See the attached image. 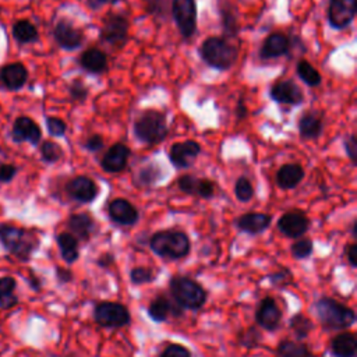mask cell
Returning a JSON list of instances; mask_svg holds the SVG:
<instances>
[{"instance_id":"6da1fadb","label":"cell","mask_w":357,"mask_h":357,"mask_svg":"<svg viewBox=\"0 0 357 357\" xmlns=\"http://www.w3.org/2000/svg\"><path fill=\"white\" fill-rule=\"evenodd\" d=\"M198 54L206 66L226 71L234 66L238 50L237 46L225 36H209L201 43Z\"/></svg>"},{"instance_id":"7a4b0ae2","label":"cell","mask_w":357,"mask_h":357,"mask_svg":"<svg viewBox=\"0 0 357 357\" xmlns=\"http://www.w3.org/2000/svg\"><path fill=\"white\" fill-rule=\"evenodd\" d=\"M0 243L13 257L22 262L29 261L39 247V238L33 231L8 223L0 225Z\"/></svg>"},{"instance_id":"3957f363","label":"cell","mask_w":357,"mask_h":357,"mask_svg":"<svg viewBox=\"0 0 357 357\" xmlns=\"http://www.w3.org/2000/svg\"><path fill=\"white\" fill-rule=\"evenodd\" d=\"M132 134L144 144H160L169 134L165 114L156 109L141 112L132 123Z\"/></svg>"},{"instance_id":"277c9868","label":"cell","mask_w":357,"mask_h":357,"mask_svg":"<svg viewBox=\"0 0 357 357\" xmlns=\"http://www.w3.org/2000/svg\"><path fill=\"white\" fill-rule=\"evenodd\" d=\"M314 310L319 322L328 331L347 329L356 321L354 311L350 307L331 297L319 298L314 304Z\"/></svg>"},{"instance_id":"5b68a950","label":"cell","mask_w":357,"mask_h":357,"mask_svg":"<svg viewBox=\"0 0 357 357\" xmlns=\"http://www.w3.org/2000/svg\"><path fill=\"white\" fill-rule=\"evenodd\" d=\"M149 247L160 258L181 259L190 252L191 243L184 231L160 230L151 237Z\"/></svg>"},{"instance_id":"8992f818","label":"cell","mask_w":357,"mask_h":357,"mask_svg":"<svg viewBox=\"0 0 357 357\" xmlns=\"http://www.w3.org/2000/svg\"><path fill=\"white\" fill-rule=\"evenodd\" d=\"M170 293L180 308L199 310L206 301L205 289L191 278L174 276L170 280Z\"/></svg>"},{"instance_id":"52a82bcc","label":"cell","mask_w":357,"mask_h":357,"mask_svg":"<svg viewBox=\"0 0 357 357\" xmlns=\"http://www.w3.org/2000/svg\"><path fill=\"white\" fill-rule=\"evenodd\" d=\"M128 20L123 14L109 13L99 31V39L114 49H121L128 39Z\"/></svg>"},{"instance_id":"ba28073f","label":"cell","mask_w":357,"mask_h":357,"mask_svg":"<svg viewBox=\"0 0 357 357\" xmlns=\"http://www.w3.org/2000/svg\"><path fill=\"white\" fill-rule=\"evenodd\" d=\"M172 17L184 39L192 38L197 31V3L195 0H173Z\"/></svg>"},{"instance_id":"9c48e42d","label":"cell","mask_w":357,"mask_h":357,"mask_svg":"<svg viewBox=\"0 0 357 357\" xmlns=\"http://www.w3.org/2000/svg\"><path fill=\"white\" fill-rule=\"evenodd\" d=\"M93 318L98 325L105 328H121L128 325L131 319L127 307L114 301H102L96 304Z\"/></svg>"},{"instance_id":"30bf717a","label":"cell","mask_w":357,"mask_h":357,"mask_svg":"<svg viewBox=\"0 0 357 357\" xmlns=\"http://www.w3.org/2000/svg\"><path fill=\"white\" fill-rule=\"evenodd\" d=\"M53 38L59 47L67 52L77 50L84 43V33L68 20H59L53 28Z\"/></svg>"},{"instance_id":"8fae6325","label":"cell","mask_w":357,"mask_h":357,"mask_svg":"<svg viewBox=\"0 0 357 357\" xmlns=\"http://www.w3.org/2000/svg\"><path fill=\"white\" fill-rule=\"evenodd\" d=\"M357 13V0H329L328 21L335 29L347 28Z\"/></svg>"},{"instance_id":"7c38bea8","label":"cell","mask_w":357,"mask_h":357,"mask_svg":"<svg viewBox=\"0 0 357 357\" xmlns=\"http://www.w3.org/2000/svg\"><path fill=\"white\" fill-rule=\"evenodd\" d=\"M269 96L279 105L297 106L304 102L301 88L291 79H282L275 82L269 89Z\"/></svg>"},{"instance_id":"4fadbf2b","label":"cell","mask_w":357,"mask_h":357,"mask_svg":"<svg viewBox=\"0 0 357 357\" xmlns=\"http://www.w3.org/2000/svg\"><path fill=\"white\" fill-rule=\"evenodd\" d=\"M199 153L201 145L197 141L188 139L183 142H174L169 151V160L176 169H187L194 163Z\"/></svg>"},{"instance_id":"5bb4252c","label":"cell","mask_w":357,"mask_h":357,"mask_svg":"<svg viewBox=\"0 0 357 357\" xmlns=\"http://www.w3.org/2000/svg\"><path fill=\"white\" fill-rule=\"evenodd\" d=\"M66 192L71 199L79 204H89L98 197L99 188L92 178L86 176H77L66 184Z\"/></svg>"},{"instance_id":"9a60e30c","label":"cell","mask_w":357,"mask_h":357,"mask_svg":"<svg viewBox=\"0 0 357 357\" xmlns=\"http://www.w3.org/2000/svg\"><path fill=\"white\" fill-rule=\"evenodd\" d=\"M310 227L308 218L300 211L283 213L278 220V230L290 238L301 237Z\"/></svg>"},{"instance_id":"2e32d148","label":"cell","mask_w":357,"mask_h":357,"mask_svg":"<svg viewBox=\"0 0 357 357\" xmlns=\"http://www.w3.org/2000/svg\"><path fill=\"white\" fill-rule=\"evenodd\" d=\"M177 187L181 192L187 195L199 197L204 199H209L215 194V183L208 178H201L192 174H184L178 177Z\"/></svg>"},{"instance_id":"e0dca14e","label":"cell","mask_w":357,"mask_h":357,"mask_svg":"<svg viewBox=\"0 0 357 357\" xmlns=\"http://www.w3.org/2000/svg\"><path fill=\"white\" fill-rule=\"evenodd\" d=\"M11 137L15 142H29L31 145H38L42 138V131L31 117L20 116L13 124Z\"/></svg>"},{"instance_id":"ac0fdd59","label":"cell","mask_w":357,"mask_h":357,"mask_svg":"<svg viewBox=\"0 0 357 357\" xmlns=\"http://www.w3.org/2000/svg\"><path fill=\"white\" fill-rule=\"evenodd\" d=\"M109 218L121 226H132L138 222V209L124 198L113 199L107 206Z\"/></svg>"},{"instance_id":"d6986e66","label":"cell","mask_w":357,"mask_h":357,"mask_svg":"<svg viewBox=\"0 0 357 357\" xmlns=\"http://www.w3.org/2000/svg\"><path fill=\"white\" fill-rule=\"evenodd\" d=\"M131 151L127 145L117 142L113 144L103 155L100 166L106 173H119L126 169Z\"/></svg>"},{"instance_id":"ffe728a7","label":"cell","mask_w":357,"mask_h":357,"mask_svg":"<svg viewBox=\"0 0 357 357\" xmlns=\"http://www.w3.org/2000/svg\"><path fill=\"white\" fill-rule=\"evenodd\" d=\"M280 319H282V311L278 307L276 301L272 297L262 298L255 311L257 324L266 331H275L279 326Z\"/></svg>"},{"instance_id":"44dd1931","label":"cell","mask_w":357,"mask_h":357,"mask_svg":"<svg viewBox=\"0 0 357 357\" xmlns=\"http://www.w3.org/2000/svg\"><path fill=\"white\" fill-rule=\"evenodd\" d=\"M290 50V40L289 38L282 32H272L269 33L259 50V57L262 60L276 59L280 56L287 54Z\"/></svg>"},{"instance_id":"7402d4cb","label":"cell","mask_w":357,"mask_h":357,"mask_svg":"<svg viewBox=\"0 0 357 357\" xmlns=\"http://www.w3.org/2000/svg\"><path fill=\"white\" fill-rule=\"evenodd\" d=\"M28 79V70L22 63L6 64L0 70V81L8 91L21 89Z\"/></svg>"},{"instance_id":"603a6c76","label":"cell","mask_w":357,"mask_h":357,"mask_svg":"<svg viewBox=\"0 0 357 357\" xmlns=\"http://www.w3.org/2000/svg\"><path fill=\"white\" fill-rule=\"evenodd\" d=\"M272 222V216L262 212H248L236 220V226L248 234H259L265 231Z\"/></svg>"},{"instance_id":"cb8c5ba5","label":"cell","mask_w":357,"mask_h":357,"mask_svg":"<svg viewBox=\"0 0 357 357\" xmlns=\"http://www.w3.org/2000/svg\"><path fill=\"white\" fill-rule=\"evenodd\" d=\"M70 233L82 241H88L95 231V220L88 213H73L67 220Z\"/></svg>"},{"instance_id":"d4e9b609","label":"cell","mask_w":357,"mask_h":357,"mask_svg":"<svg viewBox=\"0 0 357 357\" xmlns=\"http://www.w3.org/2000/svg\"><path fill=\"white\" fill-rule=\"evenodd\" d=\"M298 135L301 139H317L324 131L322 117L315 112H305L297 121Z\"/></svg>"},{"instance_id":"484cf974","label":"cell","mask_w":357,"mask_h":357,"mask_svg":"<svg viewBox=\"0 0 357 357\" xmlns=\"http://www.w3.org/2000/svg\"><path fill=\"white\" fill-rule=\"evenodd\" d=\"M79 66L89 74H102L107 68V56L98 47H89L79 56Z\"/></svg>"},{"instance_id":"4316f807","label":"cell","mask_w":357,"mask_h":357,"mask_svg":"<svg viewBox=\"0 0 357 357\" xmlns=\"http://www.w3.org/2000/svg\"><path fill=\"white\" fill-rule=\"evenodd\" d=\"M304 178V169L298 163H286L276 172V184L282 190L296 188Z\"/></svg>"},{"instance_id":"83f0119b","label":"cell","mask_w":357,"mask_h":357,"mask_svg":"<svg viewBox=\"0 0 357 357\" xmlns=\"http://www.w3.org/2000/svg\"><path fill=\"white\" fill-rule=\"evenodd\" d=\"M331 353L335 357H356L357 339L351 332H343L331 340Z\"/></svg>"},{"instance_id":"f1b7e54d","label":"cell","mask_w":357,"mask_h":357,"mask_svg":"<svg viewBox=\"0 0 357 357\" xmlns=\"http://www.w3.org/2000/svg\"><path fill=\"white\" fill-rule=\"evenodd\" d=\"M176 307L172 304V301L167 297L158 296L151 301L148 307V314L155 322H163L169 318L170 314H174V315L181 314V310H176Z\"/></svg>"},{"instance_id":"f546056e","label":"cell","mask_w":357,"mask_h":357,"mask_svg":"<svg viewBox=\"0 0 357 357\" xmlns=\"http://www.w3.org/2000/svg\"><path fill=\"white\" fill-rule=\"evenodd\" d=\"M56 241H57L61 258L67 264H74L79 257L78 240L70 231H63V233L57 234Z\"/></svg>"},{"instance_id":"4dcf8cb0","label":"cell","mask_w":357,"mask_h":357,"mask_svg":"<svg viewBox=\"0 0 357 357\" xmlns=\"http://www.w3.org/2000/svg\"><path fill=\"white\" fill-rule=\"evenodd\" d=\"M17 287V280L10 276H0V308L1 310H10L15 307L18 301V296L14 293Z\"/></svg>"},{"instance_id":"1f68e13d","label":"cell","mask_w":357,"mask_h":357,"mask_svg":"<svg viewBox=\"0 0 357 357\" xmlns=\"http://www.w3.org/2000/svg\"><path fill=\"white\" fill-rule=\"evenodd\" d=\"M162 177H163V173H162L160 167L155 163H148V165H144L142 167H139L134 173L132 183L137 187H148V185H153L155 183H158Z\"/></svg>"},{"instance_id":"d6a6232c","label":"cell","mask_w":357,"mask_h":357,"mask_svg":"<svg viewBox=\"0 0 357 357\" xmlns=\"http://www.w3.org/2000/svg\"><path fill=\"white\" fill-rule=\"evenodd\" d=\"M13 38L22 45L33 43L38 40L39 33L36 26L28 20H20L13 25Z\"/></svg>"},{"instance_id":"836d02e7","label":"cell","mask_w":357,"mask_h":357,"mask_svg":"<svg viewBox=\"0 0 357 357\" xmlns=\"http://www.w3.org/2000/svg\"><path fill=\"white\" fill-rule=\"evenodd\" d=\"M278 357H315L303 342L284 339L276 347Z\"/></svg>"},{"instance_id":"e575fe53","label":"cell","mask_w":357,"mask_h":357,"mask_svg":"<svg viewBox=\"0 0 357 357\" xmlns=\"http://www.w3.org/2000/svg\"><path fill=\"white\" fill-rule=\"evenodd\" d=\"M296 73L298 75V78L308 86H318L322 81L321 74L318 73V70L315 67H312L307 60L301 59L297 61L296 66Z\"/></svg>"},{"instance_id":"d590c367","label":"cell","mask_w":357,"mask_h":357,"mask_svg":"<svg viewBox=\"0 0 357 357\" xmlns=\"http://www.w3.org/2000/svg\"><path fill=\"white\" fill-rule=\"evenodd\" d=\"M289 328L297 339H304L312 329V322L303 314H294L289 321Z\"/></svg>"},{"instance_id":"8d00e7d4","label":"cell","mask_w":357,"mask_h":357,"mask_svg":"<svg viewBox=\"0 0 357 357\" xmlns=\"http://www.w3.org/2000/svg\"><path fill=\"white\" fill-rule=\"evenodd\" d=\"M40 159L45 163H56L63 158L61 146L54 141H43L40 144Z\"/></svg>"},{"instance_id":"74e56055","label":"cell","mask_w":357,"mask_h":357,"mask_svg":"<svg viewBox=\"0 0 357 357\" xmlns=\"http://www.w3.org/2000/svg\"><path fill=\"white\" fill-rule=\"evenodd\" d=\"M220 20H222L223 31H225V38L234 36L238 31V25H237V17H236L234 11L231 10V7H229V6L220 7Z\"/></svg>"},{"instance_id":"f35d334b","label":"cell","mask_w":357,"mask_h":357,"mask_svg":"<svg viewBox=\"0 0 357 357\" xmlns=\"http://www.w3.org/2000/svg\"><path fill=\"white\" fill-rule=\"evenodd\" d=\"M234 195L241 202H248L254 197V187L245 176H241L236 180V183H234Z\"/></svg>"},{"instance_id":"ab89813d","label":"cell","mask_w":357,"mask_h":357,"mask_svg":"<svg viewBox=\"0 0 357 357\" xmlns=\"http://www.w3.org/2000/svg\"><path fill=\"white\" fill-rule=\"evenodd\" d=\"M312 250H314V244L310 238H300V240L294 241L290 247V252H291L293 258H296V259H304V258L310 257Z\"/></svg>"},{"instance_id":"60d3db41","label":"cell","mask_w":357,"mask_h":357,"mask_svg":"<svg viewBox=\"0 0 357 357\" xmlns=\"http://www.w3.org/2000/svg\"><path fill=\"white\" fill-rule=\"evenodd\" d=\"M130 279L132 284H144L151 283L155 279V272L151 268L137 266L130 271Z\"/></svg>"},{"instance_id":"b9f144b4","label":"cell","mask_w":357,"mask_h":357,"mask_svg":"<svg viewBox=\"0 0 357 357\" xmlns=\"http://www.w3.org/2000/svg\"><path fill=\"white\" fill-rule=\"evenodd\" d=\"M46 128H47V132L52 135V137H64L66 131H67V124L64 120H61L60 117H54V116H47L46 120Z\"/></svg>"},{"instance_id":"7bdbcfd3","label":"cell","mask_w":357,"mask_h":357,"mask_svg":"<svg viewBox=\"0 0 357 357\" xmlns=\"http://www.w3.org/2000/svg\"><path fill=\"white\" fill-rule=\"evenodd\" d=\"M88 86L81 81V79H73L68 85V93L71 96V99L78 100V102H84L88 98Z\"/></svg>"},{"instance_id":"ee69618b","label":"cell","mask_w":357,"mask_h":357,"mask_svg":"<svg viewBox=\"0 0 357 357\" xmlns=\"http://www.w3.org/2000/svg\"><path fill=\"white\" fill-rule=\"evenodd\" d=\"M238 342L241 346L244 347H248V349H252V347H257L261 342V333L258 329H255L254 326L248 328L243 335H240L238 337Z\"/></svg>"},{"instance_id":"f6af8a7d","label":"cell","mask_w":357,"mask_h":357,"mask_svg":"<svg viewBox=\"0 0 357 357\" xmlns=\"http://www.w3.org/2000/svg\"><path fill=\"white\" fill-rule=\"evenodd\" d=\"M343 146L350 162L356 166L357 165V137L354 132H351L343 139Z\"/></svg>"},{"instance_id":"bcb514c9","label":"cell","mask_w":357,"mask_h":357,"mask_svg":"<svg viewBox=\"0 0 357 357\" xmlns=\"http://www.w3.org/2000/svg\"><path fill=\"white\" fill-rule=\"evenodd\" d=\"M160 357H191V353L183 344L172 343L165 347V350L160 353Z\"/></svg>"},{"instance_id":"7dc6e473","label":"cell","mask_w":357,"mask_h":357,"mask_svg":"<svg viewBox=\"0 0 357 357\" xmlns=\"http://www.w3.org/2000/svg\"><path fill=\"white\" fill-rule=\"evenodd\" d=\"M167 3L166 0H146V10L149 14L165 18L167 13Z\"/></svg>"},{"instance_id":"c3c4849f","label":"cell","mask_w":357,"mask_h":357,"mask_svg":"<svg viewBox=\"0 0 357 357\" xmlns=\"http://www.w3.org/2000/svg\"><path fill=\"white\" fill-rule=\"evenodd\" d=\"M84 148L89 152H98L103 148V137L100 134H92L89 135L85 142H84Z\"/></svg>"},{"instance_id":"681fc988","label":"cell","mask_w":357,"mask_h":357,"mask_svg":"<svg viewBox=\"0 0 357 357\" xmlns=\"http://www.w3.org/2000/svg\"><path fill=\"white\" fill-rule=\"evenodd\" d=\"M17 174V167L14 165H0V183H10Z\"/></svg>"},{"instance_id":"f907efd6","label":"cell","mask_w":357,"mask_h":357,"mask_svg":"<svg viewBox=\"0 0 357 357\" xmlns=\"http://www.w3.org/2000/svg\"><path fill=\"white\" fill-rule=\"evenodd\" d=\"M269 279H271V282L275 283L276 286H282V284L287 283V282L291 279V273H290L287 269L282 268V269H279L278 272L272 273V275L269 276Z\"/></svg>"},{"instance_id":"816d5d0a","label":"cell","mask_w":357,"mask_h":357,"mask_svg":"<svg viewBox=\"0 0 357 357\" xmlns=\"http://www.w3.org/2000/svg\"><path fill=\"white\" fill-rule=\"evenodd\" d=\"M346 257H347V261L350 264V266L356 268L357 266V261H356V257H357V244L356 243H351L346 247Z\"/></svg>"},{"instance_id":"f5cc1de1","label":"cell","mask_w":357,"mask_h":357,"mask_svg":"<svg viewBox=\"0 0 357 357\" xmlns=\"http://www.w3.org/2000/svg\"><path fill=\"white\" fill-rule=\"evenodd\" d=\"M56 278L60 283H68L73 280V272L67 268H56Z\"/></svg>"},{"instance_id":"db71d44e","label":"cell","mask_w":357,"mask_h":357,"mask_svg":"<svg viewBox=\"0 0 357 357\" xmlns=\"http://www.w3.org/2000/svg\"><path fill=\"white\" fill-rule=\"evenodd\" d=\"M86 1V6L91 8V10H99L100 7L106 6V4H116L119 0H85Z\"/></svg>"},{"instance_id":"11a10c76","label":"cell","mask_w":357,"mask_h":357,"mask_svg":"<svg viewBox=\"0 0 357 357\" xmlns=\"http://www.w3.org/2000/svg\"><path fill=\"white\" fill-rule=\"evenodd\" d=\"M236 116L238 120H243L245 116H247V107L243 102V98H240L238 103H237V107H236Z\"/></svg>"},{"instance_id":"9f6ffc18","label":"cell","mask_w":357,"mask_h":357,"mask_svg":"<svg viewBox=\"0 0 357 357\" xmlns=\"http://www.w3.org/2000/svg\"><path fill=\"white\" fill-rule=\"evenodd\" d=\"M113 259H114V258H113L112 254H103V255L98 259V265L106 268V266H109V265L113 262Z\"/></svg>"},{"instance_id":"6f0895ef","label":"cell","mask_w":357,"mask_h":357,"mask_svg":"<svg viewBox=\"0 0 357 357\" xmlns=\"http://www.w3.org/2000/svg\"><path fill=\"white\" fill-rule=\"evenodd\" d=\"M29 284H31V287L35 290V291H39L40 290V287H42V284H40V280H39V278H36L35 275H31V278H29Z\"/></svg>"}]
</instances>
